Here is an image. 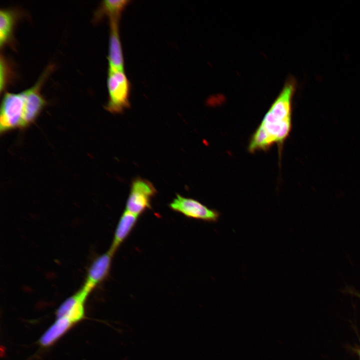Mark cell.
Here are the masks:
<instances>
[{
	"instance_id": "9",
	"label": "cell",
	"mask_w": 360,
	"mask_h": 360,
	"mask_svg": "<svg viewBox=\"0 0 360 360\" xmlns=\"http://www.w3.org/2000/svg\"><path fill=\"white\" fill-rule=\"evenodd\" d=\"M139 216L126 210L122 214L116 226L109 250L114 254L127 238L136 225Z\"/></svg>"
},
{
	"instance_id": "13",
	"label": "cell",
	"mask_w": 360,
	"mask_h": 360,
	"mask_svg": "<svg viewBox=\"0 0 360 360\" xmlns=\"http://www.w3.org/2000/svg\"><path fill=\"white\" fill-rule=\"evenodd\" d=\"M0 88L1 92L4 90L8 82L10 70L8 63L4 57L0 56Z\"/></svg>"
},
{
	"instance_id": "6",
	"label": "cell",
	"mask_w": 360,
	"mask_h": 360,
	"mask_svg": "<svg viewBox=\"0 0 360 360\" xmlns=\"http://www.w3.org/2000/svg\"><path fill=\"white\" fill-rule=\"evenodd\" d=\"M114 254L108 250L98 256L90 266L86 280L82 288L90 294L108 276Z\"/></svg>"
},
{
	"instance_id": "3",
	"label": "cell",
	"mask_w": 360,
	"mask_h": 360,
	"mask_svg": "<svg viewBox=\"0 0 360 360\" xmlns=\"http://www.w3.org/2000/svg\"><path fill=\"white\" fill-rule=\"evenodd\" d=\"M108 100L105 108L112 114L122 112L130 106V84L124 71L108 70Z\"/></svg>"
},
{
	"instance_id": "4",
	"label": "cell",
	"mask_w": 360,
	"mask_h": 360,
	"mask_svg": "<svg viewBox=\"0 0 360 360\" xmlns=\"http://www.w3.org/2000/svg\"><path fill=\"white\" fill-rule=\"evenodd\" d=\"M156 192L150 182L141 178H136L132 183L125 210L140 216L151 208V200Z\"/></svg>"
},
{
	"instance_id": "8",
	"label": "cell",
	"mask_w": 360,
	"mask_h": 360,
	"mask_svg": "<svg viewBox=\"0 0 360 360\" xmlns=\"http://www.w3.org/2000/svg\"><path fill=\"white\" fill-rule=\"evenodd\" d=\"M88 294L81 288L65 300L56 310L58 319L66 318L72 323L80 320L84 316V304Z\"/></svg>"
},
{
	"instance_id": "12",
	"label": "cell",
	"mask_w": 360,
	"mask_h": 360,
	"mask_svg": "<svg viewBox=\"0 0 360 360\" xmlns=\"http://www.w3.org/2000/svg\"><path fill=\"white\" fill-rule=\"evenodd\" d=\"M66 318H58L40 338V342L43 346L52 344L62 336L72 324Z\"/></svg>"
},
{
	"instance_id": "14",
	"label": "cell",
	"mask_w": 360,
	"mask_h": 360,
	"mask_svg": "<svg viewBox=\"0 0 360 360\" xmlns=\"http://www.w3.org/2000/svg\"><path fill=\"white\" fill-rule=\"evenodd\" d=\"M346 292L360 298V293L351 288L348 287L346 288Z\"/></svg>"
},
{
	"instance_id": "10",
	"label": "cell",
	"mask_w": 360,
	"mask_h": 360,
	"mask_svg": "<svg viewBox=\"0 0 360 360\" xmlns=\"http://www.w3.org/2000/svg\"><path fill=\"white\" fill-rule=\"evenodd\" d=\"M130 2L128 0H106L102 2L94 16L96 21L100 20L104 16L109 19H120L122 12Z\"/></svg>"
},
{
	"instance_id": "1",
	"label": "cell",
	"mask_w": 360,
	"mask_h": 360,
	"mask_svg": "<svg viewBox=\"0 0 360 360\" xmlns=\"http://www.w3.org/2000/svg\"><path fill=\"white\" fill-rule=\"evenodd\" d=\"M294 84L290 80L272 104L252 135L248 150H266L275 144H283L292 128V97Z\"/></svg>"
},
{
	"instance_id": "15",
	"label": "cell",
	"mask_w": 360,
	"mask_h": 360,
	"mask_svg": "<svg viewBox=\"0 0 360 360\" xmlns=\"http://www.w3.org/2000/svg\"><path fill=\"white\" fill-rule=\"evenodd\" d=\"M358 352V354H359L360 358V350H359Z\"/></svg>"
},
{
	"instance_id": "2",
	"label": "cell",
	"mask_w": 360,
	"mask_h": 360,
	"mask_svg": "<svg viewBox=\"0 0 360 360\" xmlns=\"http://www.w3.org/2000/svg\"><path fill=\"white\" fill-rule=\"evenodd\" d=\"M50 68H48L32 87L18 93L6 92L0 106V132L24 129L32 124L46 104L40 92Z\"/></svg>"
},
{
	"instance_id": "11",
	"label": "cell",
	"mask_w": 360,
	"mask_h": 360,
	"mask_svg": "<svg viewBox=\"0 0 360 360\" xmlns=\"http://www.w3.org/2000/svg\"><path fill=\"white\" fill-rule=\"evenodd\" d=\"M16 12L10 10L0 11V45L2 47L10 40L16 21Z\"/></svg>"
},
{
	"instance_id": "7",
	"label": "cell",
	"mask_w": 360,
	"mask_h": 360,
	"mask_svg": "<svg viewBox=\"0 0 360 360\" xmlns=\"http://www.w3.org/2000/svg\"><path fill=\"white\" fill-rule=\"evenodd\" d=\"M120 20H110V32L108 54V70L124 71V63L120 42L118 23Z\"/></svg>"
},
{
	"instance_id": "5",
	"label": "cell",
	"mask_w": 360,
	"mask_h": 360,
	"mask_svg": "<svg viewBox=\"0 0 360 360\" xmlns=\"http://www.w3.org/2000/svg\"><path fill=\"white\" fill-rule=\"evenodd\" d=\"M169 207L186 217L206 222H216L220 216L218 211L208 208L197 200L178 194L170 203Z\"/></svg>"
}]
</instances>
